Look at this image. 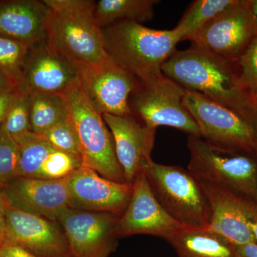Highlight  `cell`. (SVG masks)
<instances>
[{
  "label": "cell",
  "mask_w": 257,
  "mask_h": 257,
  "mask_svg": "<svg viewBox=\"0 0 257 257\" xmlns=\"http://www.w3.org/2000/svg\"><path fill=\"white\" fill-rule=\"evenodd\" d=\"M120 216L70 208L57 222L68 243L69 257H109L117 246Z\"/></svg>",
  "instance_id": "obj_9"
},
{
  "label": "cell",
  "mask_w": 257,
  "mask_h": 257,
  "mask_svg": "<svg viewBox=\"0 0 257 257\" xmlns=\"http://www.w3.org/2000/svg\"><path fill=\"white\" fill-rule=\"evenodd\" d=\"M17 87L18 85L13 81L0 72V93L8 92Z\"/></svg>",
  "instance_id": "obj_34"
},
{
  "label": "cell",
  "mask_w": 257,
  "mask_h": 257,
  "mask_svg": "<svg viewBox=\"0 0 257 257\" xmlns=\"http://www.w3.org/2000/svg\"><path fill=\"white\" fill-rule=\"evenodd\" d=\"M187 147V170L199 182L257 203V156L224 151L200 137L189 136Z\"/></svg>",
  "instance_id": "obj_4"
},
{
  "label": "cell",
  "mask_w": 257,
  "mask_h": 257,
  "mask_svg": "<svg viewBox=\"0 0 257 257\" xmlns=\"http://www.w3.org/2000/svg\"><path fill=\"white\" fill-rule=\"evenodd\" d=\"M0 257H42L37 256L31 251L18 245L10 242L0 245Z\"/></svg>",
  "instance_id": "obj_31"
},
{
  "label": "cell",
  "mask_w": 257,
  "mask_h": 257,
  "mask_svg": "<svg viewBox=\"0 0 257 257\" xmlns=\"http://www.w3.org/2000/svg\"><path fill=\"white\" fill-rule=\"evenodd\" d=\"M71 208L121 216L127 207L133 184L102 177L96 171L81 166L69 177Z\"/></svg>",
  "instance_id": "obj_15"
},
{
  "label": "cell",
  "mask_w": 257,
  "mask_h": 257,
  "mask_svg": "<svg viewBox=\"0 0 257 257\" xmlns=\"http://www.w3.org/2000/svg\"><path fill=\"white\" fill-rule=\"evenodd\" d=\"M0 128L14 139L16 143L32 132L30 124V95L21 91Z\"/></svg>",
  "instance_id": "obj_25"
},
{
  "label": "cell",
  "mask_w": 257,
  "mask_h": 257,
  "mask_svg": "<svg viewBox=\"0 0 257 257\" xmlns=\"http://www.w3.org/2000/svg\"><path fill=\"white\" fill-rule=\"evenodd\" d=\"M157 0H100L96 2V23L101 29L123 21L142 24L154 17Z\"/></svg>",
  "instance_id": "obj_22"
},
{
  "label": "cell",
  "mask_w": 257,
  "mask_h": 257,
  "mask_svg": "<svg viewBox=\"0 0 257 257\" xmlns=\"http://www.w3.org/2000/svg\"><path fill=\"white\" fill-rule=\"evenodd\" d=\"M178 257H239L236 246L209 226H183L167 239Z\"/></svg>",
  "instance_id": "obj_21"
},
{
  "label": "cell",
  "mask_w": 257,
  "mask_h": 257,
  "mask_svg": "<svg viewBox=\"0 0 257 257\" xmlns=\"http://www.w3.org/2000/svg\"><path fill=\"white\" fill-rule=\"evenodd\" d=\"M143 172L157 200L175 220L187 227L209 226L210 207L207 196L188 170L152 160Z\"/></svg>",
  "instance_id": "obj_5"
},
{
  "label": "cell",
  "mask_w": 257,
  "mask_h": 257,
  "mask_svg": "<svg viewBox=\"0 0 257 257\" xmlns=\"http://www.w3.org/2000/svg\"><path fill=\"white\" fill-rule=\"evenodd\" d=\"M9 207L0 188V245L6 240L7 212Z\"/></svg>",
  "instance_id": "obj_32"
},
{
  "label": "cell",
  "mask_w": 257,
  "mask_h": 257,
  "mask_svg": "<svg viewBox=\"0 0 257 257\" xmlns=\"http://www.w3.org/2000/svg\"><path fill=\"white\" fill-rule=\"evenodd\" d=\"M94 13L95 10L69 14L50 13L47 25L49 43L77 67L101 63L110 57Z\"/></svg>",
  "instance_id": "obj_8"
},
{
  "label": "cell",
  "mask_w": 257,
  "mask_h": 257,
  "mask_svg": "<svg viewBox=\"0 0 257 257\" xmlns=\"http://www.w3.org/2000/svg\"><path fill=\"white\" fill-rule=\"evenodd\" d=\"M132 184L131 199L118 221L117 233L119 237L147 234L166 240L184 226L161 205L143 171Z\"/></svg>",
  "instance_id": "obj_14"
},
{
  "label": "cell",
  "mask_w": 257,
  "mask_h": 257,
  "mask_svg": "<svg viewBox=\"0 0 257 257\" xmlns=\"http://www.w3.org/2000/svg\"><path fill=\"white\" fill-rule=\"evenodd\" d=\"M199 182L210 207L208 226L235 246L256 241L249 224L257 214V203L213 184Z\"/></svg>",
  "instance_id": "obj_16"
},
{
  "label": "cell",
  "mask_w": 257,
  "mask_h": 257,
  "mask_svg": "<svg viewBox=\"0 0 257 257\" xmlns=\"http://www.w3.org/2000/svg\"><path fill=\"white\" fill-rule=\"evenodd\" d=\"M256 38L247 0H239L206 24L190 39L192 45L236 63Z\"/></svg>",
  "instance_id": "obj_10"
},
{
  "label": "cell",
  "mask_w": 257,
  "mask_h": 257,
  "mask_svg": "<svg viewBox=\"0 0 257 257\" xmlns=\"http://www.w3.org/2000/svg\"><path fill=\"white\" fill-rule=\"evenodd\" d=\"M235 66L243 89L255 109L257 106V37Z\"/></svg>",
  "instance_id": "obj_27"
},
{
  "label": "cell",
  "mask_w": 257,
  "mask_h": 257,
  "mask_svg": "<svg viewBox=\"0 0 257 257\" xmlns=\"http://www.w3.org/2000/svg\"><path fill=\"white\" fill-rule=\"evenodd\" d=\"M236 251L239 257H257V242L236 246Z\"/></svg>",
  "instance_id": "obj_33"
},
{
  "label": "cell",
  "mask_w": 257,
  "mask_h": 257,
  "mask_svg": "<svg viewBox=\"0 0 257 257\" xmlns=\"http://www.w3.org/2000/svg\"><path fill=\"white\" fill-rule=\"evenodd\" d=\"M20 92L21 90L17 87L8 92L0 93V126Z\"/></svg>",
  "instance_id": "obj_30"
},
{
  "label": "cell",
  "mask_w": 257,
  "mask_h": 257,
  "mask_svg": "<svg viewBox=\"0 0 257 257\" xmlns=\"http://www.w3.org/2000/svg\"><path fill=\"white\" fill-rule=\"evenodd\" d=\"M61 95L77 132L82 166L96 171L106 179L126 182L116 158L110 130L102 114L93 107L79 82Z\"/></svg>",
  "instance_id": "obj_3"
},
{
  "label": "cell",
  "mask_w": 257,
  "mask_h": 257,
  "mask_svg": "<svg viewBox=\"0 0 257 257\" xmlns=\"http://www.w3.org/2000/svg\"><path fill=\"white\" fill-rule=\"evenodd\" d=\"M69 176L54 180L18 177L2 191L10 207L57 222L71 208Z\"/></svg>",
  "instance_id": "obj_13"
},
{
  "label": "cell",
  "mask_w": 257,
  "mask_h": 257,
  "mask_svg": "<svg viewBox=\"0 0 257 257\" xmlns=\"http://www.w3.org/2000/svg\"><path fill=\"white\" fill-rule=\"evenodd\" d=\"M114 140L116 158L126 182L132 184L152 160L156 130L146 126L134 114H102Z\"/></svg>",
  "instance_id": "obj_17"
},
{
  "label": "cell",
  "mask_w": 257,
  "mask_h": 257,
  "mask_svg": "<svg viewBox=\"0 0 257 257\" xmlns=\"http://www.w3.org/2000/svg\"><path fill=\"white\" fill-rule=\"evenodd\" d=\"M5 241L37 256L69 257L65 235L56 221L10 207L7 212Z\"/></svg>",
  "instance_id": "obj_18"
},
{
  "label": "cell",
  "mask_w": 257,
  "mask_h": 257,
  "mask_svg": "<svg viewBox=\"0 0 257 257\" xmlns=\"http://www.w3.org/2000/svg\"><path fill=\"white\" fill-rule=\"evenodd\" d=\"M40 135L57 150L80 156L78 137L69 116Z\"/></svg>",
  "instance_id": "obj_29"
},
{
  "label": "cell",
  "mask_w": 257,
  "mask_h": 257,
  "mask_svg": "<svg viewBox=\"0 0 257 257\" xmlns=\"http://www.w3.org/2000/svg\"><path fill=\"white\" fill-rule=\"evenodd\" d=\"M184 104L207 143L231 153L257 156L256 133L244 115L192 91L186 90Z\"/></svg>",
  "instance_id": "obj_6"
},
{
  "label": "cell",
  "mask_w": 257,
  "mask_h": 257,
  "mask_svg": "<svg viewBox=\"0 0 257 257\" xmlns=\"http://www.w3.org/2000/svg\"><path fill=\"white\" fill-rule=\"evenodd\" d=\"M67 117V106L61 94L30 95V124L34 133L42 135Z\"/></svg>",
  "instance_id": "obj_23"
},
{
  "label": "cell",
  "mask_w": 257,
  "mask_h": 257,
  "mask_svg": "<svg viewBox=\"0 0 257 257\" xmlns=\"http://www.w3.org/2000/svg\"><path fill=\"white\" fill-rule=\"evenodd\" d=\"M166 77L183 87L241 113L251 120L254 109L235 64L192 45L177 51L162 67Z\"/></svg>",
  "instance_id": "obj_1"
},
{
  "label": "cell",
  "mask_w": 257,
  "mask_h": 257,
  "mask_svg": "<svg viewBox=\"0 0 257 257\" xmlns=\"http://www.w3.org/2000/svg\"><path fill=\"white\" fill-rule=\"evenodd\" d=\"M79 84L101 114H133L130 96L140 81L111 57L101 63L78 67Z\"/></svg>",
  "instance_id": "obj_11"
},
{
  "label": "cell",
  "mask_w": 257,
  "mask_h": 257,
  "mask_svg": "<svg viewBox=\"0 0 257 257\" xmlns=\"http://www.w3.org/2000/svg\"><path fill=\"white\" fill-rule=\"evenodd\" d=\"M247 5L252 16L257 37V0H247Z\"/></svg>",
  "instance_id": "obj_35"
},
{
  "label": "cell",
  "mask_w": 257,
  "mask_h": 257,
  "mask_svg": "<svg viewBox=\"0 0 257 257\" xmlns=\"http://www.w3.org/2000/svg\"><path fill=\"white\" fill-rule=\"evenodd\" d=\"M252 124L253 128H254L255 133H256L257 138V106H256V108H255L254 112H253L252 117Z\"/></svg>",
  "instance_id": "obj_37"
},
{
  "label": "cell",
  "mask_w": 257,
  "mask_h": 257,
  "mask_svg": "<svg viewBox=\"0 0 257 257\" xmlns=\"http://www.w3.org/2000/svg\"><path fill=\"white\" fill-rule=\"evenodd\" d=\"M186 90L165 74L150 83H139L130 99L133 114L149 127L168 126L200 137L195 120L184 104Z\"/></svg>",
  "instance_id": "obj_7"
},
{
  "label": "cell",
  "mask_w": 257,
  "mask_h": 257,
  "mask_svg": "<svg viewBox=\"0 0 257 257\" xmlns=\"http://www.w3.org/2000/svg\"><path fill=\"white\" fill-rule=\"evenodd\" d=\"M19 177L54 180L65 178L82 165L80 156L57 150L44 137L31 132L18 143Z\"/></svg>",
  "instance_id": "obj_19"
},
{
  "label": "cell",
  "mask_w": 257,
  "mask_h": 257,
  "mask_svg": "<svg viewBox=\"0 0 257 257\" xmlns=\"http://www.w3.org/2000/svg\"><path fill=\"white\" fill-rule=\"evenodd\" d=\"M79 82V69L48 40L29 47L18 88L29 95L62 94Z\"/></svg>",
  "instance_id": "obj_12"
},
{
  "label": "cell",
  "mask_w": 257,
  "mask_h": 257,
  "mask_svg": "<svg viewBox=\"0 0 257 257\" xmlns=\"http://www.w3.org/2000/svg\"><path fill=\"white\" fill-rule=\"evenodd\" d=\"M29 47L0 36V72L18 85L28 55Z\"/></svg>",
  "instance_id": "obj_26"
},
{
  "label": "cell",
  "mask_w": 257,
  "mask_h": 257,
  "mask_svg": "<svg viewBox=\"0 0 257 257\" xmlns=\"http://www.w3.org/2000/svg\"><path fill=\"white\" fill-rule=\"evenodd\" d=\"M50 10L39 0L0 1V36L29 47L47 39Z\"/></svg>",
  "instance_id": "obj_20"
},
{
  "label": "cell",
  "mask_w": 257,
  "mask_h": 257,
  "mask_svg": "<svg viewBox=\"0 0 257 257\" xmlns=\"http://www.w3.org/2000/svg\"><path fill=\"white\" fill-rule=\"evenodd\" d=\"M18 144L0 128V188L19 177Z\"/></svg>",
  "instance_id": "obj_28"
},
{
  "label": "cell",
  "mask_w": 257,
  "mask_h": 257,
  "mask_svg": "<svg viewBox=\"0 0 257 257\" xmlns=\"http://www.w3.org/2000/svg\"><path fill=\"white\" fill-rule=\"evenodd\" d=\"M239 0H196L189 5L175 28L182 40H190L207 23L234 6Z\"/></svg>",
  "instance_id": "obj_24"
},
{
  "label": "cell",
  "mask_w": 257,
  "mask_h": 257,
  "mask_svg": "<svg viewBox=\"0 0 257 257\" xmlns=\"http://www.w3.org/2000/svg\"><path fill=\"white\" fill-rule=\"evenodd\" d=\"M102 30L109 57L143 83L154 82L164 76V64L182 41V35L175 28L153 30L135 22H119Z\"/></svg>",
  "instance_id": "obj_2"
},
{
  "label": "cell",
  "mask_w": 257,
  "mask_h": 257,
  "mask_svg": "<svg viewBox=\"0 0 257 257\" xmlns=\"http://www.w3.org/2000/svg\"><path fill=\"white\" fill-rule=\"evenodd\" d=\"M249 226L250 228H251L253 238H254L255 241L257 242V214L256 216L251 219V221H250Z\"/></svg>",
  "instance_id": "obj_36"
}]
</instances>
